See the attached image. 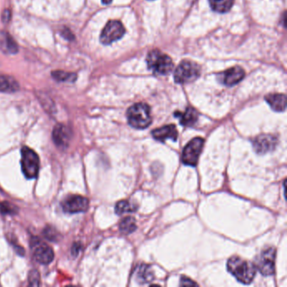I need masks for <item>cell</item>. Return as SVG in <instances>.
<instances>
[{"label": "cell", "mask_w": 287, "mask_h": 287, "mask_svg": "<svg viewBox=\"0 0 287 287\" xmlns=\"http://www.w3.org/2000/svg\"><path fill=\"white\" fill-rule=\"evenodd\" d=\"M227 270L243 284H249L256 274V268L250 262L238 256H233L227 261Z\"/></svg>", "instance_id": "1"}, {"label": "cell", "mask_w": 287, "mask_h": 287, "mask_svg": "<svg viewBox=\"0 0 287 287\" xmlns=\"http://www.w3.org/2000/svg\"><path fill=\"white\" fill-rule=\"evenodd\" d=\"M127 116L130 126L136 129H145L152 123L150 107L144 103H137L130 107Z\"/></svg>", "instance_id": "2"}, {"label": "cell", "mask_w": 287, "mask_h": 287, "mask_svg": "<svg viewBox=\"0 0 287 287\" xmlns=\"http://www.w3.org/2000/svg\"><path fill=\"white\" fill-rule=\"evenodd\" d=\"M148 69L156 75H167L174 68L172 59L158 50H153L147 58Z\"/></svg>", "instance_id": "3"}, {"label": "cell", "mask_w": 287, "mask_h": 287, "mask_svg": "<svg viewBox=\"0 0 287 287\" xmlns=\"http://www.w3.org/2000/svg\"><path fill=\"white\" fill-rule=\"evenodd\" d=\"M21 168L26 178L36 179L38 176L40 160L36 153L31 148L24 147L21 150Z\"/></svg>", "instance_id": "4"}, {"label": "cell", "mask_w": 287, "mask_h": 287, "mask_svg": "<svg viewBox=\"0 0 287 287\" xmlns=\"http://www.w3.org/2000/svg\"><path fill=\"white\" fill-rule=\"evenodd\" d=\"M201 68L196 63L183 61L175 72V81L177 84H187L198 79Z\"/></svg>", "instance_id": "5"}, {"label": "cell", "mask_w": 287, "mask_h": 287, "mask_svg": "<svg viewBox=\"0 0 287 287\" xmlns=\"http://www.w3.org/2000/svg\"><path fill=\"white\" fill-rule=\"evenodd\" d=\"M275 255V249L269 247L263 250L257 257L254 266L264 276H269L274 274Z\"/></svg>", "instance_id": "6"}, {"label": "cell", "mask_w": 287, "mask_h": 287, "mask_svg": "<svg viewBox=\"0 0 287 287\" xmlns=\"http://www.w3.org/2000/svg\"><path fill=\"white\" fill-rule=\"evenodd\" d=\"M204 139L201 137H196L191 140L185 147L182 153V162L186 165L196 166L198 163L199 157L201 155L203 148Z\"/></svg>", "instance_id": "7"}, {"label": "cell", "mask_w": 287, "mask_h": 287, "mask_svg": "<svg viewBox=\"0 0 287 287\" xmlns=\"http://www.w3.org/2000/svg\"><path fill=\"white\" fill-rule=\"evenodd\" d=\"M31 248L33 252L34 258L40 264H49L53 260V250L38 238L31 239Z\"/></svg>", "instance_id": "8"}, {"label": "cell", "mask_w": 287, "mask_h": 287, "mask_svg": "<svg viewBox=\"0 0 287 287\" xmlns=\"http://www.w3.org/2000/svg\"><path fill=\"white\" fill-rule=\"evenodd\" d=\"M126 30L120 21H110L107 23L100 35V41L104 45H109L124 36Z\"/></svg>", "instance_id": "9"}, {"label": "cell", "mask_w": 287, "mask_h": 287, "mask_svg": "<svg viewBox=\"0 0 287 287\" xmlns=\"http://www.w3.org/2000/svg\"><path fill=\"white\" fill-rule=\"evenodd\" d=\"M89 200L81 196H70L62 203L63 210L68 213H80L89 208Z\"/></svg>", "instance_id": "10"}, {"label": "cell", "mask_w": 287, "mask_h": 287, "mask_svg": "<svg viewBox=\"0 0 287 287\" xmlns=\"http://www.w3.org/2000/svg\"><path fill=\"white\" fill-rule=\"evenodd\" d=\"M277 143L278 140L274 135H260L253 141L254 151L259 154H264L274 150Z\"/></svg>", "instance_id": "11"}, {"label": "cell", "mask_w": 287, "mask_h": 287, "mask_svg": "<svg viewBox=\"0 0 287 287\" xmlns=\"http://www.w3.org/2000/svg\"><path fill=\"white\" fill-rule=\"evenodd\" d=\"M52 138L54 143L59 148L64 149L69 147V141L71 139V132L64 125L59 124L54 127Z\"/></svg>", "instance_id": "12"}, {"label": "cell", "mask_w": 287, "mask_h": 287, "mask_svg": "<svg viewBox=\"0 0 287 287\" xmlns=\"http://www.w3.org/2000/svg\"><path fill=\"white\" fill-rule=\"evenodd\" d=\"M221 83L226 86H234L242 81L245 76L244 69L239 67H234L221 74Z\"/></svg>", "instance_id": "13"}, {"label": "cell", "mask_w": 287, "mask_h": 287, "mask_svg": "<svg viewBox=\"0 0 287 287\" xmlns=\"http://www.w3.org/2000/svg\"><path fill=\"white\" fill-rule=\"evenodd\" d=\"M154 139L159 142H164L167 139L176 141L178 138V132L175 125H168L161 128H157L152 132Z\"/></svg>", "instance_id": "14"}, {"label": "cell", "mask_w": 287, "mask_h": 287, "mask_svg": "<svg viewBox=\"0 0 287 287\" xmlns=\"http://www.w3.org/2000/svg\"><path fill=\"white\" fill-rule=\"evenodd\" d=\"M0 50L6 54L18 52V45L13 37L6 31H0Z\"/></svg>", "instance_id": "15"}, {"label": "cell", "mask_w": 287, "mask_h": 287, "mask_svg": "<svg viewBox=\"0 0 287 287\" xmlns=\"http://www.w3.org/2000/svg\"><path fill=\"white\" fill-rule=\"evenodd\" d=\"M178 117L180 123L184 127H193L198 121V112L192 107H187L185 112H176L175 114Z\"/></svg>", "instance_id": "16"}, {"label": "cell", "mask_w": 287, "mask_h": 287, "mask_svg": "<svg viewBox=\"0 0 287 287\" xmlns=\"http://www.w3.org/2000/svg\"><path fill=\"white\" fill-rule=\"evenodd\" d=\"M265 100L274 111H284L286 107V97L284 94H269L265 97Z\"/></svg>", "instance_id": "17"}, {"label": "cell", "mask_w": 287, "mask_h": 287, "mask_svg": "<svg viewBox=\"0 0 287 287\" xmlns=\"http://www.w3.org/2000/svg\"><path fill=\"white\" fill-rule=\"evenodd\" d=\"M135 275L139 284H147L152 281L154 278L153 270L148 264H141L137 267Z\"/></svg>", "instance_id": "18"}, {"label": "cell", "mask_w": 287, "mask_h": 287, "mask_svg": "<svg viewBox=\"0 0 287 287\" xmlns=\"http://www.w3.org/2000/svg\"><path fill=\"white\" fill-rule=\"evenodd\" d=\"M19 89V84L16 79L9 76L0 75V92L17 91Z\"/></svg>", "instance_id": "19"}, {"label": "cell", "mask_w": 287, "mask_h": 287, "mask_svg": "<svg viewBox=\"0 0 287 287\" xmlns=\"http://www.w3.org/2000/svg\"><path fill=\"white\" fill-rule=\"evenodd\" d=\"M234 0H209L211 9L217 13H226L230 11Z\"/></svg>", "instance_id": "20"}, {"label": "cell", "mask_w": 287, "mask_h": 287, "mask_svg": "<svg viewBox=\"0 0 287 287\" xmlns=\"http://www.w3.org/2000/svg\"><path fill=\"white\" fill-rule=\"evenodd\" d=\"M137 211V205L130 201H119L116 205L114 211L117 215H123L125 213H132Z\"/></svg>", "instance_id": "21"}, {"label": "cell", "mask_w": 287, "mask_h": 287, "mask_svg": "<svg viewBox=\"0 0 287 287\" xmlns=\"http://www.w3.org/2000/svg\"><path fill=\"white\" fill-rule=\"evenodd\" d=\"M119 228L122 234H132L137 229V224L135 219L132 216H127L126 218L122 219V221L120 222Z\"/></svg>", "instance_id": "22"}, {"label": "cell", "mask_w": 287, "mask_h": 287, "mask_svg": "<svg viewBox=\"0 0 287 287\" xmlns=\"http://www.w3.org/2000/svg\"><path fill=\"white\" fill-rule=\"evenodd\" d=\"M52 78L59 82H69L74 83L77 79V75L74 73H68L64 71H54L51 73Z\"/></svg>", "instance_id": "23"}, {"label": "cell", "mask_w": 287, "mask_h": 287, "mask_svg": "<svg viewBox=\"0 0 287 287\" xmlns=\"http://www.w3.org/2000/svg\"><path fill=\"white\" fill-rule=\"evenodd\" d=\"M43 236L45 239H47L48 241L56 242L59 241L60 238V234L56 229L51 226H47L45 227L43 230Z\"/></svg>", "instance_id": "24"}, {"label": "cell", "mask_w": 287, "mask_h": 287, "mask_svg": "<svg viewBox=\"0 0 287 287\" xmlns=\"http://www.w3.org/2000/svg\"><path fill=\"white\" fill-rule=\"evenodd\" d=\"M0 212L2 214H8V215H13L17 212V208L16 206L11 205L9 202H2L0 203Z\"/></svg>", "instance_id": "25"}, {"label": "cell", "mask_w": 287, "mask_h": 287, "mask_svg": "<svg viewBox=\"0 0 287 287\" xmlns=\"http://www.w3.org/2000/svg\"><path fill=\"white\" fill-rule=\"evenodd\" d=\"M40 274L36 269H32L29 274L28 280L29 284L31 286H38L40 285Z\"/></svg>", "instance_id": "26"}, {"label": "cell", "mask_w": 287, "mask_h": 287, "mask_svg": "<svg viewBox=\"0 0 287 287\" xmlns=\"http://www.w3.org/2000/svg\"><path fill=\"white\" fill-rule=\"evenodd\" d=\"M181 285H197L196 282L192 281L191 279L183 276L181 278Z\"/></svg>", "instance_id": "27"}, {"label": "cell", "mask_w": 287, "mask_h": 287, "mask_svg": "<svg viewBox=\"0 0 287 287\" xmlns=\"http://www.w3.org/2000/svg\"><path fill=\"white\" fill-rule=\"evenodd\" d=\"M62 36H64V38L67 39V40H73L74 39V36L73 34L70 32L69 29H64V31H62Z\"/></svg>", "instance_id": "28"}, {"label": "cell", "mask_w": 287, "mask_h": 287, "mask_svg": "<svg viewBox=\"0 0 287 287\" xmlns=\"http://www.w3.org/2000/svg\"><path fill=\"white\" fill-rule=\"evenodd\" d=\"M11 11L9 10H6L4 11L3 15H2V20H3L4 23H7L11 19Z\"/></svg>", "instance_id": "29"}, {"label": "cell", "mask_w": 287, "mask_h": 287, "mask_svg": "<svg viewBox=\"0 0 287 287\" xmlns=\"http://www.w3.org/2000/svg\"><path fill=\"white\" fill-rule=\"evenodd\" d=\"M80 249H81V246L79 245V244H75L72 249V254L73 255H77L79 254V252L80 251Z\"/></svg>", "instance_id": "30"}, {"label": "cell", "mask_w": 287, "mask_h": 287, "mask_svg": "<svg viewBox=\"0 0 287 287\" xmlns=\"http://www.w3.org/2000/svg\"><path fill=\"white\" fill-rule=\"evenodd\" d=\"M111 2L112 0H102V3L104 4V5H109Z\"/></svg>", "instance_id": "31"}]
</instances>
